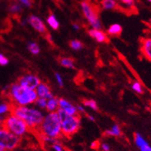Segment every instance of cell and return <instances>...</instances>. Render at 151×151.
<instances>
[{"label":"cell","instance_id":"obj_1","mask_svg":"<svg viewBox=\"0 0 151 151\" xmlns=\"http://www.w3.org/2000/svg\"><path fill=\"white\" fill-rule=\"evenodd\" d=\"M10 114L22 119L28 126L29 132H35L44 119L42 113L35 108L16 106L10 104Z\"/></svg>","mask_w":151,"mask_h":151},{"label":"cell","instance_id":"obj_2","mask_svg":"<svg viewBox=\"0 0 151 151\" xmlns=\"http://www.w3.org/2000/svg\"><path fill=\"white\" fill-rule=\"evenodd\" d=\"M4 94L9 100V104L16 106H26L29 104L36 103L38 99L36 90H31L22 87L17 83L5 89Z\"/></svg>","mask_w":151,"mask_h":151},{"label":"cell","instance_id":"obj_3","mask_svg":"<svg viewBox=\"0 0 151 151\" xmlns=\"http://www.w3.org/2000/svg\"><path fill=\"white\" fill-rule=\"evenodd\" d=\"M35 132L37 133L40 137H44L58 139L63 137L61 124L57 113H49L46 116H44L42 123Z\"/></svg>","mask_w":151,"mask_h":151},{"label":"cell","instance_id":"obj_4","mask_svg":"<svg viewBox=\"0 0 151 151\" xmlns=\"http://www.w3.org/2000/svg\"><path fill=\"white\" fill-rule=\"evenodd\" d=\"M56 113L60 118L63 137L70 138L79 131L81 127V119L79 114L69 115L60 109H58Z\"/></svg>","mask_w":151,"mask_h":151},{"label":"cell","instance_id":"obj_5","mask_svg":"<svg viewBox=\"0 0 151 151\" xmlns=\"http://www.w3.org/2000/svg\"><path fill=\"white\" fill-rule=\"evenodd\" d=\"M2 127L19 137H23L25 134L29 132L27 124L22 119L12 114H9L3 119Z\"/></svg>","mask_w":151,"mask_h":151},{"label":"cell","instance_id":"obj_6","mask_svg":"<svg viewBox=\"0 0 151 151\" xmlns=\"http://www.w3.org/2000/svg\"><path fill=\"white\" fill-rule=\"evenodd\" d=\"M84 17L93 29H101L102 24L99 17V8L90 0H83L80 2Z\"/></svg>","mask_w":151,"mask_h":151},{"label":"cell","instance_id":"obj_7","mask_svg":"<svg viewBox=\"0 0 151 151\" xmlns=\"http://www.w3.org/2000/svg\"><path fill=\"white\" fill-rule=\"evenodd\" d=\"M21 137L14 135L4 128H0V147L6 151H12L21 144Z\"/></svg>","mask_w":151,"mask_h":151},{"label":"cell","instance_id":"obj_8","mask_svg":"<svg viewBox=\"0 0 151 151\" xmlns=\"http://www.w3.org/2000/svg\"><path fill=\"white\" fill-rule=\"evenodd\" d=\"M41 80L37 76L32 73H27L19 78L17 83L22 87L31 90H36L37 86L40 84Z\"/></svg>","mask_w":151,"mask_h":151},{"label":"cell","instance_id":"obj_9","mask_svg":"<svg viewBox=\"0 0 151 151\" xmlns=\"http://www.w3.org/2000/svg\"><path fill=\"white\" fill-rule=\"evenodd\" d=\"M27 22L38 32H40L41 34H45V35L47 34V29L46 27V25L42 22V20L39 18L38 16L31 15V16H29Z\"/></svg>","mask_w":151,"mask_h":151},{"label":"cell","instance_id":"obj_10","mask_svg":"<svg viewBox=\"0 0 151 151\" xmlns=\"http://www.w3.org/2000/svg\"><path fill=\"white\" fill-rule=\"evenodd\" d=\"M36 93L39 98H43L46 99H50L53 97L50 87L46 83H40V84L36 89Z\"/></svg>","mask_w":151,"mask_h":151},{"label":"cell","instance_id":"obj_11","mask_svg":"<svg viewBox=\"0 0 151 151\" xmlns=\"http://www.w3.org/2000/svg\"><path fill=\"white\" fill-rule=\"evenodd\" d=\"M59 109H62L63 111H64L69 115H78L77 109L75 106L67 101L66 99H63V98L59 99Z\"/></svg>","mask_w":151,"mask_h":151},{"label":"cell","instance_id":"obj_12","mask_svg":"<svg viewBox=\"0 0 151 151\" xmlns=\"http://www.w3.org/2000/svg\"><path fill=\"white\" fill-rule=\"evenodd\" d=\"M88 34L98 42L103 43V42H109V38H108L107 34L104 32L102 29H90L88 30Z\"/></svg>","mask_w":151,"mask_h":151},{"label":"cell","instance_id":"obj_13","mask_svg":"<svg viewBox=\"0 0 151 151\" xmlns=\"http://www.w3.org/2000/svg\"><path fill=\"white\" fill-rule=\"evenodd\" d=\"M134 142L140 151H151V146L140 133H136L134 134Z\"/></svg>","mask_w":151,"mask_h":151},{"label":"cell","instance_id":"obj_14","mask_svg":"<svg viewBox=\"0 0 151 151\" xmlns=\"http://www.w3.org/2000/svg\"><path fill=\"white\" fill-rule=\"evenodd\" d=\"M141 51L143 56L151 61V38H147L142 41Z\"/></svg>","mask_w":151,"mask_h":151},{"label":"cell","instance_id":"obj_15","mask_svg":"<svg viewBox=\"0 0 151 151\" xmlns=\"http://www.w3.org/2000/svg\"><path fill=\"white\" fill-rule=\"evenodd\" d=\"M46 109L49 113L57 111V109H59V99L53 96L51 99H48Z\"/></svg>","mask_w":151,"mask_h":151},{"label":"cell","instance_id":"obj_16","mask_svg":"<svg viewBox=\"0 0 151 151\" xmlns=\"http://www.w3.org/2000/svg\"><path fill=\"white\" fill-rule=\"evenodd\" d=\"M100 6L106 10H116L119 9V6L116 0H102Z\"/></svg>","mask_w":151,"mask_h":151},{"label":"cell","instance_id":"obj_17","mask_svg":"<svg viewBox=\"0 0 151 151\" xmlns=\"http://www.w3.org/2000/svg\"><path fill=\"white\" fill-rule=\"evenodd\" d=\"M122 30H123L122 26L119 24H113L107 29V35L113 36H119L121 34Z\"/></svg>","mask_w":151,"mask_h":151},{"label":"cell","instance_id":"obj_18","mask_svg":"<svg viewBox=\"0 0 151 151\" xmlns=\"http://www.w3.org/2000/svg\"><path fill=\"white\" fill-rule=\"evenodd\" d=\"M60 64L62 66L69 69H74L75 68V62L73 59L69 57H61L58 60Z\"/></svg>","mask_w":151,"mask_h":151},{"label":"cell","instance_id":"obj_19","mask_svg":"<svg viewBox=\"0 0 151 151\" xmlns=\"http://www.w3.org/2000/svg\"><path fill=\"white\" fill-rule=\"evenodd\" d=\"M105 135L108 137H118L121 135V129L119 126L117 124H115L112 127L111 129H107L105 131Z\"/></svg>","mask_w":151,"mask_h":151},{"label":"cell","instance_id":"obj_20","mask_svg":"<svg viewBox=\"0 0 151 151\" xmlns=\"http://www.w3.org/2000/svg\"><path fill=\"white\" fill-rule=\"evenodd\" d=\"M46 22H47L48 25L54 30H57L60 27V22H59L57 19L56 18V16H54L53 14H50V16H48Z\"/></svg>","mask_w":151,"mask_h":151},{"label":"cell","instance_id":"obj_21","mask_svg":"<svg viewBox=\"0 0 151 151\" xmlns=\"http://www.w3.org/2000/svg\"><path fill=\"white\" fill-rule=\"evenodd\" d=\"M27 47H28V50L33 55H38L40 52V48L39 46L37 43L34 42H29L28 45H27Z\"/></svg>","mask_w":151,"mask_h":151},{"label":"cell","instance_id":"obj_22","mask_svg":"<svg viewBox=\"0 0 151 151\" xmlns=\"http://www.w3.org/2000/svg\"><path fill=\"white\" fill-rule=\"evenodd\" d=\"M83 104L85 106L90 107V109H93V110H98V109H99L96 102L93 99H83Z\"/></svg>","mask_w":151,"mask_h":151},{"label":"cell","instance_id":"obj_23","mask_svg":"<svg viewBox=\"0 0 151 151\" xmlns=\"http://www.w3.org/2000/svg\"><path fill=\"white\" fill-rule=\"evenodd\" d=\"M70 46L74 50H80L83 47V44L80 41L76 40H71L70 42Z\"/></svg>","mask_w":151,"mask_h":151},{"label":"cell","instance_id":"obj_24","mask_svg":"<svg viewBox=\"0 0 151 151\" xmlns=\"http://www.w3.org/2000/svg\"><path fill=\"white\" fill-rule=\"evenodd\" d=\"M131 87L132 89H133V90H134V91H135L136 93H137L142 94L143 93V87H142V85L139 83L138 81L133 82V83H132Z\"/></svg>","mask_w":151,"mask_h":151},{"label":"cell","instance_id":"obj_25","mask_svg":"<svg viewBox=\"0 0 151 151\" xmlns=\"http://www.w3.org/2000/svg\"><path fill=\"white\" fill-rule=\"evenodd\" d=\"M22 11V6L18 3H13L9 7V12L12 14H16L19 13V12Z\"/></svg>","mask_w":151,"mask_h":151},{"label":"cell","instance_id":"obj_26","mask_svg":"<svg viewBox=\"0 0 151 151\" xmlns=\"http://www.w3.org/2000/svg\"><path fill=\"white\" fill-rule=\"evenodd\" d=\"M36 104H37V106H39L40 108L42 109H46V104H47V99H43V98H39L36 99Z\"/></svg>","mask_w":151,"mask_h":151},{"label":"cell","instance_id":"obj_27","mask_svg":"<svg viewBox=\"0 0 151 151\" xmlns=\"http://www.w3.org/2000/svg\"><path fill=\"white\" fill-rule=\"evenodd\" d=\"M52 148L54 151H63V147L58 141L55 142L52 144Z\"/></svg>","mask_w":151,"mask_h":151},{"label":"cell","instance_id":"obj_28","mask_svg":"<svg viewBox=\"0 0 151 151\" xmlns=\"http://www.w3.org/2000/svg\"><path fill=\"white\" fill-rule=\"evenodd\" d=\"M9 63V60L2 54H0V65L2 66H6Z\"/></svg>","mask_w":151,"mask_h":151},{"label":"cell","instance_id":"obj_29","mask_svg":"<svg viewBox=\"0 0 151 151\" xmlns=\"http://www.w3.org/2000/svg\"><path fill=\"white\" fill-rule=\"evenodd\" d=\"M55 76H56V81H57L58 84L60 85V87H63V80L62 79V76H60V74L56 73L55 74Z\"/></svg>","mask_w":151,"mask_h":151},{"label":"cell","instance_id":"obj_30","mask_svg":"<svg viewBox=\"0 0 151 151\" xmlns=\"http://www.w3.org/2000/svg\"><path fill=\"white\" fill-rule=\"evenodd\" d=\"M18 1L21 2L22 5H23L24 6H26V7H31V6H32L31 0H18Z\"/></svg>","mask_w":151,"mask_h":151},{"label":"cell","instance_id":"obj_31","mask_svg":"<svg viewBox=\"0 0 151 151\" xmlns=\"http://www.w3.org/2000/svg\"><path fill=\"white\" fill-rule=\"evenodd\" d=\"M120 2H122L123 3H124L127 6L131 7V6H133L134 4V0H119Z\"/></svg>","mask_w":151,"mask_h":151},{"label":"cell","instance_id":"obj_32","mask_svg":"<svg viewBox=\"0 0 151 151\" xmlns=\"http://www.w3.org/2000/svg\"><path fill=\"white\" fill-rule=\"evenodd\" d=\"M101 149L103 151H109L110 148L109 146L108 145L107 143H102L101 144Z\"/></svg>","mask_w":151,"mask_h":151},{"label":"cell","instance_id":"obj_33","mask_svg":"<svg viewBox=\"0 0 151 151\" xmlns=\"http://www.w3.org/2000/svg\"><path fill=\"white\" fill-rule=\"evenodd\" d=\"M73 28L75 29L76 30H79L80 29V26H79V25H78L77 23H73Z\"/></svg>","mask_w":151,"mask_h":151},{"label":"cell","instance_id":"obj_34","mask_svg":"<svg viewBox=\"0 0 151 151\" xmlns=\"http://www.w3.org/2000/svg\"><path fill=\"white\" fill-rule=\"evenodd\" d=\"M87 116V117L89 118V119H90V120H92V121H94V120H95V119H94L93 116H92L87 115V116Z\"/></svg>","mask_w":151,"mask_h":151},{"label":"cell","instance_id":"obj_35","mask_svg":"<svg viewBox=\"0 0 151 151\" xmlns=\"http://www.w3.org/2000/svg\"><path fill=\"white\" fill-rule=\"evenodd\" d=\"M2 120H3V119H2V118L0 117V128L2 127Z\"/></svg>","mask_w":151,"mask_h":151},{"label":"cell","instance_id":"obj_36","mask_svg":"<svg viewBox=\"0 0 151 151\" xmlns=\"http://www.w3.org/2000/svg\"><path fill=\"white\" fill-rule=\"evenodd\" d=\"M149 22H150V25H151V19H150Z\"/></svg>","mask_w":151,"mask_h":151},{"label":"cell","instance_id":"obj_37","mask_svg":"<svg viewBox=\"0 0 151 151\" xmlns=\"http://www.w3.org/2000/svg\"><path fill=\"white\" fill-rule=\"evenodd\" d=\"M147 1H149L150 2H151V0H147Z\"/></svg>","mask_w":151,"mask_h":151},{"label":"cell","instance_id":"obj_38","mask_svg":"<svg viewBox=\"0 0 151 151\" xmlns=\"http://www.w3.org/2000/svg\"><path fill=\"white\" fill-rule=\"evenodd\" d=\"M52 1H53V2H56V0H52Z\"/></svg>","mask_w":151,"mask_h":151}]
</instances>
